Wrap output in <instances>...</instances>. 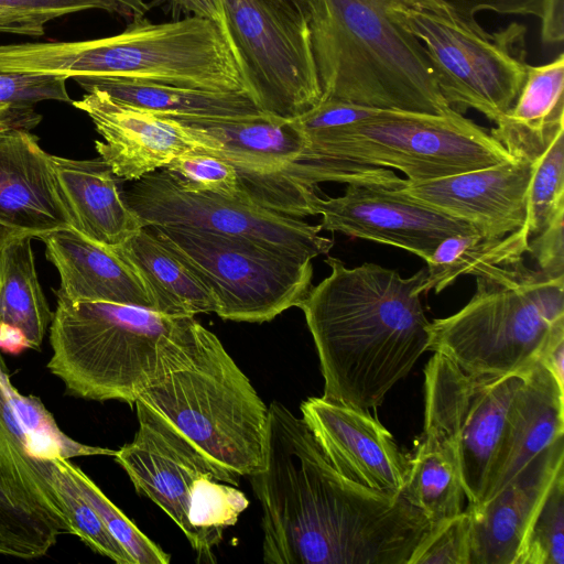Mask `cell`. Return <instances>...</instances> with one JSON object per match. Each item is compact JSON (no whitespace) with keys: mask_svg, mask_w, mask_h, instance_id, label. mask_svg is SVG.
I'll return each mask as SVG.
<instances>
[{"mask_svg":"<svg viewBox=\"0 0 564 564\" xmlns=\"http://www.w3.org/2000/svg\"><path fill=\"white\" fill-rule=\"evenodd\" d=\"M391 19L422 44L447 106L474 109L496 123L525 80L527 28L511 22L494 32L419 8H388Z\"/></svg>","mask_w":564,"mask_h":564,"instance_id":"7","label":"cell"},{"mask_svg":"<svg viewBox=\"0 0 564 564\" xmlns=\"http://www.w3.org/2000/svg\"><path fill=\"white\" fill-rule=\"evenodd\" d=\"M388 8H419L454 17L471 26L480 24L475 15L480 11L499 14L533 15L540 19L542 0H383Z\"/></svg>","mask_w":564,"mask_h":564,"instance_id":"36","label":"cell"},{"mask_svg":"<svg viewBox=\"0 0 564 564\" xmlns=\"http://www.w3.org/2000/svg\"><path fill=\"white\" fill-rule=\"evenodd\" d=\"M176 121L200 144V151L236 167L247 200L300 218L284 182L286 169L305 147V139L292 120L263 113Z\"/></svg>","mask_w":564,"mask_h":564,"instance_id":"14","label":"cell"},{"mask_svg":"<svg viewBox=\"0 0 564 564\" xmlns=\"http://www.w3.org/2000/svg\"><path fill=\"white\" fill-rule=\"evenodd\" d=\"M524 224L502 238H485L479 232L456 234L442 240L426 261L423 294L440 293L464 274L476 275L486 268L512 262L528 252L530 239Z\"/></svg>","mask_w":564,"mask_h":564,"instance_id":"29","label":"cell"},{"mask_svg":"<svg viewBox=\"0 0 564 564\" xmlns=\"http://www.w3.org/2000/svg\"><path fill=\"white\" fill-rule=\"evenodd\" d=\"M67 468L82 496L95 509L109 532L132 556L135 564L170 563L171 556L142 533L70 459H67Z\"/></svg>","mask_w":564,"mask_h":564,"instance_id":"32","label":"cell"},{"mask_svg":"<svg viewBox=\"0 0 564 564\" xmlns=\"http://www.w3.org/2000/svg\"><path fill=\"white\" fill-rule=\"evenodd\" d=\"M300 409L337 471L375 490L402 492L410 456L370 411L324 397L308 398Z\"/></svg>","mask_w":564,"mask_h":564,"instance_id":"16","label":"cell"},{"mask_svg":"<svg viewBox=\"0 0 564 564\" xmlns=\"http://www.w3.org/2000/svg\"><path fill=\"white\" fill-rule=\"evenodd\" d=\"M541 42L560 45L564 40V0H542Z\"/></svg>","mask_w":564,"mask_h":564,"instance_id":"41","label":"cell"},{"mask_svg":"<svg viewBox=\"0 0 564 564\" xmlns=\"http://www.w3.org/2000/svg\"><path fill=\"white\" fill-rule=\"evenodd\" d=\"M310 33L322 100L445 115L420 41L398 25L383 0H316Z\"/></svg>","mask_w":564,"mask_h":564,"instance_id":"4","label":"cell"},{"mask_svg":"<svg viewBox=\"0 0 564 564\" xmlns=\"http://www.w3.org/2000/svg\"><path fill=\"white\" fill-rule=\"evenodd\" d=\"M137 401L193 445L223 482L237 486L262 468L268 408L203 325L191 356Z\"/></svg>","mask_w":564,"mask_h":564,"instance_id":"5","label":"cell"},{"mask_svg":"<svg viewBox=\"0 0 564 564\" xmlns=\"http://www.w3.org/2000/svg\"><path fill=\"white\" fill-rule=\"evenodd\" d=\"M41 120L42 116L34 107L0 105V137L15 130L30 131Z\"/></svg>","mask_w":564,"mask_h":564,"instance_id":"43","label":"cell"},{"mask_svg":"<svg viewBox=\"0 0 564 564\" xmlns=\"http://www.w3.org/2000/svg\"><path fill=\"white\" fill-rule=\"evenodd\" d=\"M525 371L471 376L438 352L425 367L422 434L454 451L469 503L486 501L499 476Z\"/></svg>","mask_w":564,"mask_h":564,"instance_id":"8","label":"cell"},{"mask_svg":"<svg viewBox=\"0 0 564 564\" xmlns=\"http://www.w3.org/2000/svg\"><path fill=\"white\" fill-rule=\"evenodd\" d=\"M281 19L302 28L310 26L316 0H257Z\"/></svg>","mask_w":564,"mask_h":564,"instance_id":"42","label":"cell"},{"mask_svg":"<svg viewBox=\"0 0 564 564\" xmlns=\"http://www.w3.org/2000/svg\"><path fill=\"white\" fill-rule=\"evenodd\" d=\"M113 9V13L123 18L138 19L148 13L150 7L145 0H106Z\"/></svg>","mask_w":564,"mask_h":564,"instance_id":"47","label":"cell"},{"mask_svg":"<svg viewBox=\"0 0 564 564\" xmlns=\"http://www.w3.org/2000/svg\"><path fill=\"white\" fill-rule=\"evenodd\" d=\"M123 248L140 272L155 312L170 316L216 313L213 292L148 227H142Z\"/></svg>","mask_w":564,"mask_h":564,"instance_id":"26","label":"cell"},{"mask_svg":"<svg viewBox=\"0 0 564 564\" xmlns=\"http://www.w3.org/2000/svg\"><path fill=\"white\" fill-rule=\"evenodd\" d=\"M51 481L58 494L73 530L87 546L118 564H135L132 556L109 532L98 513L77 489L67 468V458L51 459Z\"/></svg>","mask_w":564,"mask_h":564,"instance_id":"30","label":"cell"},{"mask_svg":"<svg viewBox=\"0 0 564 564\" xmlns=\"http://www.w3.org/2000/svg\"><path fill=\"white\" fill-rule=\"evenodd\" d=\"M325 262L330 274L299 305L319 358L323 397L370 411L427 351L430 322L420 299L427 270L403 278L370 262Z\"/></svg>","mask_w":564,"mask_h":564,"instance_id":"1","label":"cell"},{"mask_svg":"<svg viewBox=\"0 0 564 564\" xmlns=\"http://www.w3.org/2000/svg\"><path fill=\"white\" fill-rule=\"evenodd\" d=\"M87 10L113 13L106 0H0V14L23 19L42 26L56 18Z\"/></svg>","mask_w":564,"mask_h":564,"instance_id":"39","label":"cell"},{"mask_svg":"<svg viewBox=\"0 0 564 564\" xmlns=\"http://www.w3.org/2000/svg\"><path fill=\"white\" fill-rule=\"evenodd\" d=\"M401 495L432 523L462 512L465 492L454 451L422 434Z\"/></svg>","mask_w":564,"mask_h":564,"instance_id":"28","label":"cell"},{"mask_svg":"<svg viewBox=\"0 0 564 564\" xmlns=\"http://www.w3.org/2000/svg\"><path fill=\"white\" fill-rule=\"evenodd\" d=\"M563 432L564 388L536 360L527 369L518 391L505 458L489 498L535 456L563 438Z\"/></svg>","mask_w":564,"mask_h":564,"instance_id":"24","label":"cell"},{"mask_svg":"<svg viewBox=\"0 0 564 564\" xmlns=\"http://www.w3.org/2000/svg\"><path fill=\"white\" fill-rule=\"evenodd\" d=\"M53 546L0 496V555L32 560Z\"/></svg>","mask_w":564,"mask_h":564,"instance_id":"38","label":"cell"},{"mask_svg":"<svg viewBox=\"0 0 564 564\" xmlns=\"http://www.w3.org/2000/svg\"><path fill=\"white\" fill-rule=\"evenodd\" d=\"M170 4L185 17L206 18L225 23L221 0H167Z\"/></svg>","mask_w":564,"mask_h":564,"instance_id":"45","label":"cell"},{"mask_svg":"<svg viewBox=\"0 0 564 564\" xmlns=\"http://www.w3.org/2000/svg\"><path fill=\"white\" fill-rule=\"evenodd\" d=\"M116 452L66 435L37 397L13 386L0 355V496L52 546L73 530L52 486L51 459L113 457Z\"/></svg>","mask_w":564,"mask_h":564,"instance_id":"10","label":"cell"},{"mask_svg":"<svg viewBox=\"0 0 564 564\" xmlns=\"http://www.w3.org/2000/svg\"><path fill=\"white\" fill-rule=\"evenodd\" d=\"M121 194L142 227L242 238L311 260L334 246L333 239L319 235L321 225L247 199L185 188L164 169L137 180Z\"/></svg>","mask_w":564,"mask_h":564,"instance_id":"11","label":"cell"},{"mask_svg":"<svg viewBox=\"0 0 564 564\" xmlns=\"http://www.w3.org/2000/svg\"><path fill=\"white\" fill-rule=\"evenodd\" d=\"M564 214H560L543 230L529 239L528 252L538 270L551 279L564 278Z\"/></svg>","mask_w":564,"mask_h":564,"instance_id":"40","label":"cell"},{"mask_svg":"<svg viewBox=\"0 0 564 564\" xmlns=\"http://www.w3.org/2000/svg\"><path fill=\"white\" fill-rule=\"evenodd\" d=\"M558 440L535 456L514 478L481 503H469L470 564H516L528 529L551 485L563 471Z\"/></svg>","mask_w":564,"mask_h":564,"instance_id":"19","label":"cell"},{"mask_svg":"<svg viewBox=\"0 0 564 564\" xmlns=\"http://www.w3.org/2000/svg\"><path fill=\"white\" fill-rule=\"evenodd\" d=\"M65 75L0 72V105L34 107L45 100L72 102Z\"/></svg>","mask_w":564,"mask_h":564,"instance_id":"37","label":"cell"},{"mask_svg":"<svg viewBox=\"0 0 564 564\" xmlns=\"http://www.w3.org/2000/svg\"><path fill=\"white\" fill-rule=\"evenodd\" d=\"M516 564H564V471L534 516Z\"/></svg>","mask_w":564,"mask_h":564,"instance_id":"33","label":"cell"},{"mask_svg":"<svg viewBox=\"0 0 564 564\" xmlns=\"http://www.w3.org/2000/svg\"><path fill=\"white\" fill-rule=\"evenodd\" d=\"M57 297L50 325L47 368L73 395L134 405L139 395L192 354L194 316Z\"/></svg>","mask_w":564,"mask_h":564,"instance_id":"3","label":"cell"},{"mask_svg":"<svg viewBox=\"0 0 564 564\" xmlns=\"http://www.w3.org/2000/svg\"><path fill=\"white\" fill-rule=\"evenodd\" d=\"M475 276L470 301L455 314L430 322L427 350L471 376L525 371L564 325V278L530 269L523 257Z\"/></svg>","mask_w":564,"mask_h":564,"instance_id":"6","label":"cell"},{"mask_svg":"<svg viewBox=\"0 0 564 564\" xmlns=\"http://www.w3.org/2000/svg\"><path fill=\"white\" fill-rule=\"evenodd\" d=\"M226 26L261 109L291 120L322 101L310 26L292 24L257 0H221Z\"/></svg>","mask_w":564,"mask_h":564,"instance_id":"12","label":"cell"},{"mask_svg":"<svg viewBox=\"0 0 564 564\" xmlns=\"http://www.w3.org/2000/svg\"><path fill=\"white\" fill-rule=\"evenodd\" d=\"M564 388V325L557 327L538 359Z\"/></svg>","mask_w":564,"mask_h":564,"instance_id":"44","label":"cell"},{"mask_svg":"<svg viewBox=\"0 0 564 564\" xmlns=\"http://www.w3.org/2000/svg\"><path fill=\"white\" fill-rule=\"evenodd\" d=\"M532 162L514 158L400 189L411 198L474 226L485 238H502L527 221Z\"/></svg>","mask_w":564,"mask_h":564,"instance_id":"17","label":"cell"},{"mask_svg":"<svg viewBox=\"0 0 564 564\" xmlns=\"http://www.w3.org/2000/svg\"><path fill=\"white\" fill-rule=\"evenodd\" d=\"M531 162L525 221L530 237L564 214V131Z\"/></svg>","mask_w":564,"mask_h":564,"instance_id":"31","label":"cell"},{"mask_svg":"<svg viewBox=\"0 0 564 564\" xmlns=\"http://www.w3.org/2000/svg\"><path fill=\"white\" fill-rule=\"evenodd\" d=\"M73 79L85 91L101 90L118 101L175 120L245 118L267 113L252 97L239 93L119 77L76 76Z\"/></svg>","mask_w":564,"mask_h":564,"instance_id":"25","label":"cell"},{"mask_svg":"<svg viewBox=\"0 0 564 564\" xmlns=\"http://www.w3.org/2000/svg\"><path fill=\"white\" fill-rule=\"evenodd\" d=\"M0 32L18 35L41 36L45 26L34 22L0 14Z\"/></svg>","mask_w":564,"mask_h":564,"instance_id":"46","label":"cell"},{"mask_svg":"<svg viewBox=\"0 0 564 564\" xmlns=\"http://www.w3.org/2000/svg\"><path fill=\"white\" fill-rule=\"evenodd\" d=\"M14 232H17V231H13V230L0 225V256H1V251H2V248L6 243V241Z\"/></svg>","mask_w":564,"mask_h":564,"instance_id":"48","label":"cell"},{"mask_svg":"<svg viewBox=\"0 0 564 564\" xmlns=\"http://www.w3.org/2000/svg\"><path fill=\"white\" fill-rule=\"evenodd\" d=\"M391 171L347 183L341 196L315 199L321 227L352 238L394 246L427 261L438 243L456 234L478 232L470 224L420 203L400 187Z\"/></svg>","mask_w":564,"mask_h":564,"instance_id":"13","label":"cell"},{"mask_svg":"<svg viewBox=\"0 0 564 564\" xmlns=\"http://www.w3.org/2000/svg\"><path fill=\"white\" fill-rule=\"evenodd\" d=\"M148 228L213 292L223 319L269 322L299 307L312 288L311 259L242 238Z\"/></svg>","mask_w":564,"mask_h":564,"instance_id":"9","label":"cell"},{"mask_svg":"<svg viewBox=\"0 0 564 564\" xmlns=\"http://www.w3.org/2000/svg\"><path fill=\"white\" fill-rule=\"evenodd\" d=\"M139 429L132 442L117 449L115 460L124 469L135 490L156 503L200 553L197 532L188 521L191 496L205 476L220 480L213 466L173 427L140 401Z\"/></svg>","mask_w":564,"mask_h":564,"instance_id":"15","label":"cell"},{"mask_svg":"<svg viewBox=\"0 0 564 564\" xmlns=\"http://www.w3.org/2000/svg\"><path fill=\"white\" fill-rule=\"evenodd\" d=\"M300 131L305 147L284 173L288 189L297 198L314 197L319 183L357 181L367 166L393 167L408 182H424L514 159L456 111L384 109L352 123Z\"/></svg>","mask_w":564,"mask_h":564,"instance_id":"2","label":"cell"},{"mask_svg":"<svg viewBox=\"0 0 564 564\" xmlns=\"http://www.w3.org/2000/svg\"><path fill=\"white\" fill-rule=\"evenodd\" d=\"M0 225L39 239L73 227L51 154L28 130L0 137Z\"/></svg>","mask_w":564,"mask_h":564,"instance_id":"20","label":"cell"},{"mask_svg":"<svg viewBox=\"0 0 564 564\" xmlns=\"http://www.w3.org/2000/svg\"><path fill=\"white\" fill-rule=\"evenodd\" d=\"M51 162L73 228L113 247L124 245L142 228L119 192L116 175L100 158L75 160L51 154Z\"/></svg>","mask_w":564,"mask_h":564,"instance_id":"22","label":"cell"},{"mask_svg":"<svg viewBox=\"0 0 564 564\" xmlns=\"http://www.w3.org/2000/svg\"><path fill=\"white\" fill-rule=\"evenodd\" d=\"M564 55L547 64L529 65L513 106L490 134L513 158L531 161L564 131Z\"/></svg>","mask_w":564,"mask_h":564,"instance_id":"23","label":"cell"},{"mask_svg":"<svg viewBox=\"0 0 564 564\" xmlns=\"http://www.w3.org/2000/svg\"><path fill=\"white\" fill-rule=\"evenodd\" d=\"M72 104L104 138L95 141V148L117 177L137 181L200 148L178 121L123 104L101 90L86 91Z\"/></svg>","mask_w":564,"mask_h":564,"instance_id":"18","label":"cell"},{"mask_svg":"<svg viewBox=\"0 0 564 564\" xmlns=\"http://www.w3.org/2000/svg\"><path fill=\"white\" fill-rule=\"evenodd\" d=\"M164 170L185 188L246 199L236 167L217 155L200 150L187 152Z\"/></svg>","mask_w":564,"mask_h":564,"instance_id":"34","label":"cell"},{"mask_svg":"<svg viewBox=\"0 0 564 564\" xmlns=\"http://www.w3.org/2000/svg\"><path fill=\"white\" fill-rule=\"evenodd\" d=\"M41 240L59 275L55 291L72 302H108L155 311L152 296L123 245L97 242L73 227Z\"/></svg>","mask_w":564,"mask_h":564,"instance_id":"21","label":"cell"},{"mask_svg":"<svg viewBox=\"0 0 564 564\" xmlns=\"http://www.w3.org/2000/svg\"><path fill=\"white\" fill-rule=\"evenodd\" d=\"M12 234L0 256V324L18 329L29 348L39 349L53 313L39 281L31 240Z\"/></svg>","mask_w":564,"mask_h":564,"instance_id":"27","label":"cell"},{"mask_svg":"<svg viewBox=\"0 0 564 564\" xmlns=\"http://www.w3.org/2000/svg\"><path fill=\"white\" fill-rule=\"evenodd\" d=\"M470 514H458L432 524L408 564H470Z\"/></svg>","mask_w":564,"mask_h":564,"instance_id":"35","label":"cell"}]
</instances>
